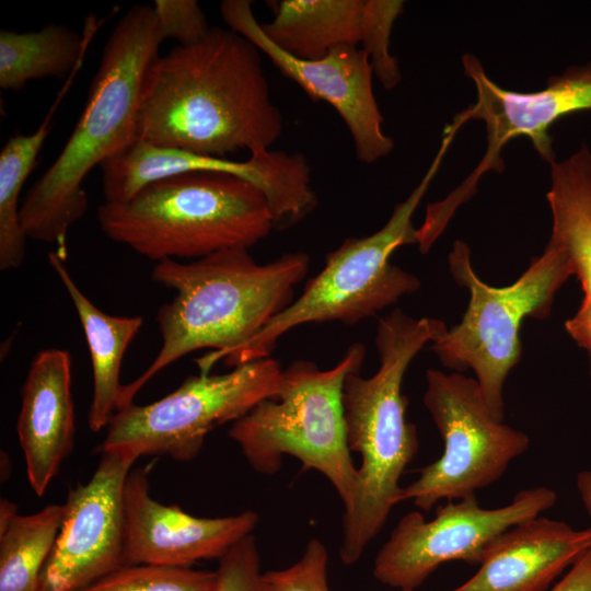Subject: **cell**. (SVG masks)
<instances>
[{
  "instance_id": "26",
  "label": "cell",
  "mask_w": 591,
  "mask_h": 591,
  "mask_svg": "<svg viewBox=\"0 0 591 591\" xmlns=\"http://www.w3.org/2000/svg\"><path fill=\"white\" fill-rule=\"evenodd\" d=\"M213 591H275L260 571L255 537L250 534L220 558Z\"/></svg>"
},
{
  "instance_id": "6",
  "label": "cell",
  "mask_w": 591,
  "mask_h": 591,
  "mask_svg": "<svg viewBox=\"0 0 591 591\" xmlns=\"http://www.w3.org/2000/svg\"><path fill=\"white\" fill-rule=\"evenodd\" d=\"M454 136L442 135L439 150L420 183L397 204L387 222L364 237L346 239L327 253L323 269L293 301L252 339L224 354L220 361L237 367L270 357L291 329L311 323L354 325L420 288L419 279L390 263L398 247L417 244L413 215L438 173Z\"/></svg>"
},
{
  "instance_id": "7",
  "label": "cell",
  "mask_w": 591,
  "mask_h": 591,
  "mask_svg": "<svg viewBox=\"0 0 591 591\" xmlns=\"http://www.w3.org/2000/svg\"><path fill=\"white\" fill-rule=\"evenodd\" d=\"M366 348L355 343L329 369L296 360L283 370L279 394L266 398L234 421L228 436L258 474L279 472L285 455L304 471L323 474L351 507L358 472L347 443L343 389L349 373L360 372Z\"/></svg>"
},
{
  "instance_id": "18",
  "label": "cell",
  "mask_w": 591,
  "mask_h": 591,
  "mask_svg": "<svg viewBox=\"0 0 591 591\" xmlns=\"http://www.w3.org/2000/svg\"><path fill=\"white\" fill-rule=\"evenodd\" d=\"M16 432L28 483L43 496L74 447L71 357L67 350L47 348L33 358L21 389Z\"/></svg>"
},
{
  "instance_id": "29",
  "label": "cell",
  "mask_w": 591,
  "mask_h": 591,
  "mask_svg": "<svg viewBox=\"0 0 591 591\" xmlns=\"http://www.w3.org/2000/svg\"><path fill=\"white\" fill-rule=\"evenodd\" d=\"M566 332L589 355L591 372V299L583 297L575 315L565 323Z\"/></svg>"
},
{
  "instance_id": "9",
  "label": "cell",
  "mask_w": 591,
  "mask_h": 591,
  "mask_svg": "<svg viewBox=\"0 0 591 591\" xmlns=\"http://www.w3.org/2000/svg\"><path fill=\"white\" fill-rule=\"evenodd\" d=\"M283 370L268 357L232 368L221 374L186 378L166 396L135 403L111 418L97 452L120 451L137 460L169 456L188 462L200 452L207 434L234 422L266 398L279 394Z\"/></svg>"
},
{
  "instance_id": "27",
  "label": "cell",
  "mask_w": 591,
  "mask_h": 591,
  "mask_svg": "<svg viewBox=\"0 0 591 591\" xmlns=\"http://www.w3.org/2000/svg\"><path fill=\"white\" fill-rule=\"evenodd\" d=\"M328 554L317 538L308 542L302 556L283 569L264 572L275 591H331L327 581Z\"/></svg>"
},
{
  "instance_id": "1",
  "label": "cell",
  "mask_w": 591,
  "mask_h": 591,
  "mask_svg": "<svg viewBox=\"0 0 591 591\" xmlns=\"http://www.w3.org/2000/svg\"><path fill=\"white\" fill-rule=\"evenodd\" d=\"M283 129L259 49L219 26L177 45L149 68L137 117V140L227 158L268 150Z\"/></svg>"
},
{
  "instance_id": "15",
  "label": "cell",
  "mask_w": 591,
  "mask_h": 591,
  "mask_svg": "<svg viewBox=\"0 0 591 591\" xmlns=\"http://www.w3.org/2000/svg\"><path fill=\"white\" fill-rule=\"evenodd\" d=\"M462 65L465 76L475 85L476 101L457 113L445 129L456 134L467 121L482 120L487 138L485 154L460 185L468 195H474L484 174L503 170L501 150L517 137L529 138L543 160L553 163L555 153L549 127L566 115L591 111V62L571 66L549 77L543 90L526 93L499 86L472 54L462 57Z\"/></svg>"
},
{
  "instance_id": "14",
  "label": "cell",
  "mask_w": 591,
  "mask_h": 591,
  "mask_svg": "<svg viewBox=\"0 0 591 591\" xmlns=\"http://www.w3.org/2000/svg\"><path fill=\"white\" fill-rule=\"evenodd\" d=\"M220 13L230 30L254 44L286 78L313 101L326 102L338 113L359 161L370 164L392 152L394 141L383 131L384 118L373 92V69L364 50L340 46L320 59H300L266 36L251 1L224 0Z\"/></svg>"
},
{
  "instance_id": "8",
  "label": "cell",
  "mask_w": 591,
  "mask_h": 591,
  "mask_svg": "<svg viewBox=\"0 0 591 591\" xmlns=\"http://www.w3.org/2000/svg\"><path fill=\"white\" fill-rule=\"evenodd\" d=\"M453 279L470 292L462 321L431 344L441 363L462 372L472 369L495 419L505 415L503 384L521 359L520 328L525 317L543 320L556 292L573 270L564 252L548 241L543 254L510 286L493 287L473 269L471 251L455 241L449 254Z\"/></svg>"
},
{
  "instance_id": "23",
  "label": "cell",
  "mask_w": 591,
  "mask_h": 591,
  "mask_svg": "<svg viewBox=\"0 0 591 591\" xmlns=\"http://www.w3.org/2000/svg\"><path fill=\"white\" fill-rule=\"evenodd\" d=\"M68 81L38 128L30 135L12 136L0 152V269L19 268L25 257L27 236L22 228L19 200L24 183L50 130V121L66 94Z\"/></svg>"
},
{
  "instance_id": "20",
  "label": "cell",
  "mask_w": 591,
  "mask_h": 591,
  "mask_svg": "<svg viewBox=\"0 0 591 591\" xmlns=\"http://www.w3.org/2000/svg\"><path fill=\"white\" fill-rule=\"evenodd\" d=\"M48 262L67 290L85 336L93 373L88 424L91 431L99 432L106 429L117 410L123 386L119 380L123 358L143 320L141 316H115L103 312L78 287L66 259L50 252Z\"/></svg>"
},
{
  "instance_id": "21",
  "label": "cell",
  "mask_w": 591,
  "mask_h": 591,
  "mask_svg": "<svg viewBox=\"0 0 591 591\" xmlns=\"http://www.w3.org/2000/svg\"><path fill=\"white\" fill-rule=\"evenodd\" d=\"M546 198L552 212L549 241L564 252L584 297L591 299V150L587 144L551 163Z\"/></svg>"
},
{
  "instance_id": "33",
  "label": "cell",
  "mask_w": 591,
  "mask_h": 591,
  "mask_svg": "<svg viewBox=\"0 0 591 591\" xmlns=\"http://www.w3.org/2000/svg\"><path fill=\"white\" fill-rule=\"evenodd\" d=\"M399 591H416V590H399Z\"/></svg>"
},
{
  "instance_id": "16",
  "label": "cell",
  "mask_w": 591,
  "mask_h": 591,
  "mask_svg": "<svg viewBox=\"0 0 591 591\" xmlns=\"http://www.w3.org/2000/svg\"><path fill=\"white\" fill-rule=\"evenodd\" d=\"M274 18L260 23L266 36L291 56L315 60L340 46L366 51L374 78L386 90L402 73L391 54V34L402 14L398 0H280L271 2Z\"/></svg>"
},
{
  "instance_id": "12",
  "label": "cell",
  "mask_w": 591,
  "mask_h": 591,
  "mask_svg": "<svg viewBox=\"0 0 591 591\" xmlns=\"http://www.w3.org/2000/svg\"><path fill=\"white\" fill-rule=\"evenodd\" d=\"M105 201L129 199L144 186L193 172L223 173L240 177L265 196L275 230L291 228L317 206L311 170L304 155L281 150L251 153L246 161L204 155L136 140L100 166Z\"/></svg>"
},
{
  "instance_id": "30",
  "label": "cell",
  "mask_w": 591,
  "mask_h": 591,
  "mask_svg": "<svg viewBox=\"0 0 591 591\" xmlns=\"http://www.w3.org/2000/svg\"><path fill=\"white\" fill-rule=\"evenodd\" d=\"M549 591H591V547Z\"/></svg>"
},
{
  "instance_id": "28",
  "label": "cell",
  "mask_w": 591,
  "mask_h": 591,
  "mask_svg": "<svg viewBox=\"0 0 591 591\" xmlns=\"http://www.w3.org/2000/svg\"><path fill=\"white\" fill-rule=\"evenodd\" d=\"M152 7L164 38H173L181 46L200 42L210 30L195 0H155Z\"/></svg>"
},
{
  "instance_id": "11",
  "label": "cell",
  "mask_w": 591,
  "mask_h": 591,
  "mask_svg": "<svg viewBox=\"0 0 591 591\" xmlns=\"http://www.w3.org/2000/svg\"><path fill=\"white\" fill-rule=\"evenodd\" d=\"M557 500L545 486L522 489L511 502L483 508L476 496L448 500L426 521L418 511L406 513L379 549L373 576L399 590H416L442 564L479 565L489 546L507 530L541 515Z\"/></svg>"
},
{
  "instance_id": "24",
  "label": "cell",
  "mask_w": 591,
  "mask_h": 591,
  "mask_svg": "<svg viewBox=\"0 0 591 591\" xmlns=\"http://www.w3.org/2000/svg\"><path fill=\"white\" fill-rule=\"evenodd\" d=\"M62 519L63 503H51L32 514H16L0 531V591H39Z\"/></svg>"
},
{
  "instance_id": "3",
  "label": "cell",
  "mask_w": 591,
  "mask_h": 591,
  "mask_svg": "<svg viewBox=\"0 0 591 591\" xmlns=\"http://www.w3.org/2000/svg\"><path fill=\"white\" fill-rule=\"evenodd\" d=\"M164 40L152 5L136 4L120 18L105 43L80 119L21 206L27 239L56 245L63 259L69 229L88 209L86 175L137 140L144 79Z\"/></svg>"
},
{
  "instance_id": "17",
  "label": "cell",
  "mask_w": 591,
  "mask_h": 591,
  "mask_svg": "<svg viewBox=\"0 0 591 591\" xmlns=\"http://www.w3.org/2000/svg\"><path fill=\"white\" fill-rule=\"evenodd\" d=\"M149 489L148 471L131 470L124 489V566L189 567L199 560L220 559L252 534L259 520L252 510L225 517H195L178 506L157 501Z\"/></svg>"
},
{
  "instance_id": "5",
  "label": "cell",
  "mask_w": 591,
  "mask_h": 591,
  "mask_svg": "<svg viewBox=\"0 0 591 591\" xmlns=\"http://www.w3.org/2000/svg\"><path fill=\"white\" fill-rule=\"evenodd\" d=\"M97 221L109 240L155 263L248 250L275 230L268 202L257 187L213 172L167 177L125 201H104Z\"/></svg>"
},
{
  "instance_id": "2",
  "label": "cell",
  "mask_w": 591,
  "mask_h": 591,
  "mask_svg": "<svg viewBox=\"0 0 591 591\" xmlns=\"http://www.w3.org/2000/svg\"><path fill=\"white\" fill-rule=\"evenodd\" d=\"M309 265L303 252L258 264L247 248L225 250L188 263H155L152 280L173 289L175 296L157 313L159 352L138 378L123 384L117 410L134 403L161 370L194 351L211 349L195 360L199 373L209 374L224 354L252 339L293 301V290Z\"/></svg>"
},
{
  "instance_id": "25",
  "label": "cell",
  "mask_w": 591,
  "mask_h": 591,
  "mask_svg": "<svg viewBox=\"0 0 591 591\" xmlns=\"http://www.w3.org/2000/svg\"><path fill=\"white\" fill-rule=\"evenodd\" d=\"M216 571L140 564L121 566L80 591H213Z\"/></svg>"
},
{
  "instance_id": "13",
  "label": "cell",
  "mask_w": 591,
  "mask_h": 591,
  "mask_svg": "<svg viewBox=\"0 0 591 591\" xmlns=\"http://www.w3.org/2000/svg\"><path fill=\"white\" fill-rule=\"evenodd\" d=\"M92 477L70 488L39 591H80L124 566V489L137 459L99 452Z\"/></svg>"
},
{
  "instance_id": "4",
  "label": "cell",
  "mask_w": 591,
  "mask_h": 591,
  "mask_svg": "<svg viewBox=\"0 0 591 591\" xmlns=\"http://www.w3.org/2000/svg\"><path fill=\"white\" fill-rule=\"evenodd\" d=\"M447 329L441 320L415 318L396 309L376 326L378 371L369 378L352 372L345 380L347 443L361 459L355 497L343 515L339 557L345 565L361 558L391 510L402 502L399 480L419 448L417 429L406 419L403 380L416 355Z\"/></svg>"
},
{
  "instance_id": "10",
  "label": "cell",
  "mask_w": 591,
  "mask_h": 591,
  "mask_svg": "<svg viewBox=\"0 0 591 591\" xmlns=\"http://www.w3.org/2000/svg\"><path fill=\"white\" fill-rule=\"evenodd\" d=\"M424 404L442 438L443 452L403 487L402 501L429 511L440 500L475 496L497 482L523 454L530 438L494 418L475 379L426 372Z\"/></svg>"
},
{
  "instance_id": "31",
  "label": "cell",
  "mask_w": 591,
  "mask_h": 591,
  "mask_svg": "<svg viewBox=\"0 0 591 591\" xmlns=\"http://www.w3.org/2000/svg\"><path fill=\"white\" fill-rule=\"evenodd\" d=\"M576 484L583 506L591 517V471L579 472Z\"/></svg>"
},
{
  "instance_id": "32",
  "label": "cell",
  "mask_w": 591,
  "mask_h": 591,
  "mask_svg": "<svg viewBox=\"0 0 591 591\" xmlns=\"http://www.w3.org/2000/svg\"><path fill=\"white\" fill-rule=\"evenodd\" d=\"M18 514L16 505L12 501L1 498L0 500V531H3Z\"/></svg>"
},
{
  "instance_id": "19",
  "label": "cell",
  "mask_w": 591,
  "mask_h": 591,
  "mask_svg": "<svg viewBox=\"0 0 591 591\" xmlns=\"http://www.w3.org/2000/svg\"><path fill=\"white\" fill-rule=\"evenodd\" d=\"M591 547V526L535 517L502 533L479 569L452 591H545L564 569Z\"/></svg>"
},
{
  "instance_id": "22",
  "label": "cell",
  "mask_w": 591,
  "mask_h": 591,
  "mask_svg": "<svg viewBox=\"0 0 591 591\" xmlns=\"http://www.w3.org/2000/svg\"><path fill=\"white\" fill-rule=\"evenodd\" d=\"M95 22L94 16L86 21L82 37L58 24L25 33L1 30L0 88L16 92L31 80L68 79L82 65Z\"/></svg>"
}]
</instances>
